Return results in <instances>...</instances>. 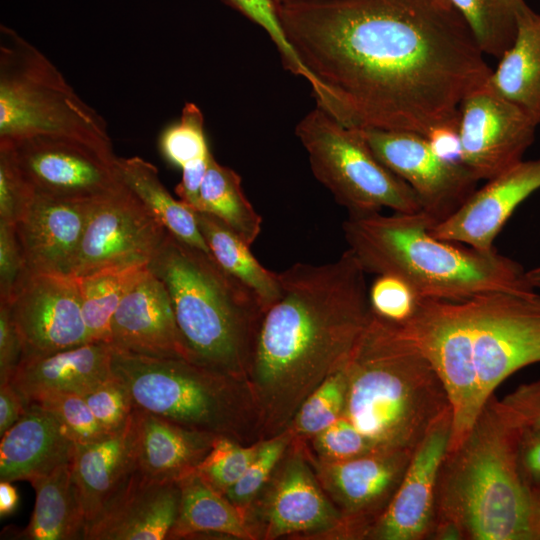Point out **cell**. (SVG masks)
Listing matches in <instances>:
<instances>
[{
  "instance_id": "cell-13",
  "label": "cell",
  "mask_w": 540,
  "mask_h": 540,
  "mask_svg": "<svg viewBox=\"0 0 540 540\" xmlns=\"http://www.w3.org/2000/svg\"><path fill=\"white\" fill-rule=\"evenodd\" d=\"M359 129L377 158L412 188L422 211L436 223L451 216L475 191L474 174L461 162L440 157L424 135Z\"/></svg>"
},
{
  "instance_id": "cell-34",
  "label": "cell",
  "mask_w": 540,
  "mask_h": 540,
  "mask_svg": "<svg viewBox=\"0 0 540 540\" xmlns=\"http://www.w3.org/2000/svg\"><path fill=\"white\" fill-rule=\"evenodd\" d=\"M483 54L500 58L512 44L524 0H449Z\"/></svg>"
},
{
  "instance_id": "cell-11",
  "label": "cell",
  "mask_w": 540,
  "mask_h": 540,
  "mask_svg": "<svg viewBox=\"0 0 540 540\" xmlns=\"http://www.w3.org/2000/svg\"><path fill=\"white\" fill-rule=\"evenodd\" d=\"M36 194L98 202L124 186L118 157L82 143L53 137L0 141Z\"/></svg>"
},
{
  "instance_id": "cell-47",
  "label": "cell",
  "mask_w": 540,
  "mask_h": 540,
  "mask_svg": "<svg viewBox=\"0 0 540 540\" xmlns=\"http://www.w3.org/2000/svg\"><path fill=\"white\" fill-rule=\"evenodd\" d=\"M22 359V343L9 304L0 302V384L9 382Z\"/></svg>"
},
{
  "instance_id": "cell-36",
  "label": "cell",
  "mask_w": 540,
  "mask_h": 540,
  "mask_svg": "<svg viewBox=\"0 0 540 540\" xmlns=\"http://www.w3.org/2000/svg\"><path fill=\"white\" fill-rule=\"evenodd\" d=\"M159 147L164 158L181 169L212 155L206 140L204 116L196 104L185 103L179 120L161 134Z\"/></svg>"
},
{
  "instance_id": "cell-21",
  "label": "cell",
  "mask_w": 540,
  "mask_h": 540,
  "mask_svg": "<svg viewBox=\"0 0 540 540\" xmlns=\"http://www.w3.org/2000/svg\"><path fill=\"white\" fill-rule=\"evenodd\" d=\"M178 481H157L137 469L88 525L85 540L167 539L178 515Z\"/></svg>"
},
{
  "instance_id": "cell-40",
  "label": "cell",
  "mask_w": 540,
  "mask_h": 540,
  "mask_svg": "<svg viewBox=\"0 0 540 540\" xmlns=\"http://www.w3.org/2000/svg\"><path fill=\"white\" fill-rule=\"evenodd\" d=\"M293 434L284 430L261 442L258 453L244 475L223 495L241 510L258 494L286 451Z\"/></svg>"
},
{
  "instance_id": "cell-19",
  "label": "cell",
  "mask_w": 540,
  "mask_h": 540,
  "mask_svg": "<svg viewBox=\"0 0 540 540\" xmlns=\"http://www.w3.org/2000/svg\"><path fill=\"white\" fill-rule=\"evenodd\" d=\"M95 203L35 193L15 224L29 274L71 275Z\"/></svg>"
},
{
  "instance_id": "cell-37",
  "label": "cell",
  "mask_w": 540,
  "mask_h": 540,
  "mask_svg": "<svg viewBox=\"0 0 540 540\" xmlns=\"http://www.w3.org/2000/svg\"><path fill=\"white\" fill-rule=\"evenodd\" d=\"M260 445L261 442L244 447L229 436L217 435L195 470L211 487L224 494L244 475Z\"/></svg>"
},
{
  "instance_id": "cell-53",
  "label": "cell",
  "mask_w": 540,
  "mask_h": 540,
  "mask_svg": "<svg viewBox=\"0 0 540 540\" xmlns=\"http://www.w3.org/2000/svg\"><path fill=\"white\" fill-rule=\"evenodd\" d=\"M525 276L533 289H540V265L526 271Z\"/></svg>"
},
{
  "instance_id": "cell-26",
  "label": "cell",
  "mask_w": 540,
  "mask_h": 540,
  "mask_svg": "<svg viewBox=\"0 0 540 540\" xmlns=\"http://www.w3.org/2000/svg\"><path fill=\"white\" fill-rule=\"evenodd\" d=\"M136 469L131 419L102 441L75 445L72 471L87 527Z\"/></svg>"
},
{
  "instance_id": "cell-32",
  "label": "cell",
  "mask_w": 540,
  "mask_h": 540,
  "mask_svg": "<svg viewBox=\"0 0 540 540\" xmlns=\"http://www.w3.org/2000/svg\"><path fill=\"white\" fill-rule=\"evenodd\" d=\"M147 271L148 265H135L75 277L89 342L109 343L111 321L118 306Z\"/></svg>"
},
{
  "instance_id": "cell-24",
  "label": "cell",
  "mask_w": 540,
  "mask_h": 540,
  "mask_svg": "<svg viewBox=\"0 0 540 540\" xmlns=\"http://www.w3.org/2000/svg\"><path fill=\"white\" fill-rule=\"evenodd\" d=\"M76 443L58 418L31 403L0 442V480L30 481L72 462Z\"/></svg>"
},
{
  "instance_id": "cell-31",
  "label": "cell",
  "mask_w": 540,
  "mask_h": 540,
  "mask_svg": "<svg viewBox=\"0 0 540 540\" xmlns=\"http://www.w3.org/2000/svg\"><path fill=\"white\" fill-rule=\"evenodd\" d=\"M118 164L125 185L170 233L210 253L199 230L194 210L172 197L153 164L137 156L119 158Z\"/></svg>"
},
{
  "instance_id": "cell-25",
  "label": "cell",
  "mask_w": 540,
  "mask_h": 540,
  "mask_svg": "<svg viewBox=\"0 0 540 540\" xmlns=\"http://www.w3.org/2000/svg\"><path fill=\"white\" fill-rule=\"evenodd\" d=\"M131 422L137 470L157 481H178L194 470L217 436L137 408Z\"/></svg>"
},
{
  "instance_id": "cell-7",
  "label": "cell",
  "mask_w": 540,
  "mask_h": 540,
  "mask_svg": "<svg viewBox=\"0 0 540 540\" xmlns=\"http://www.w3.org/2000/svg\"><path fill=\"white\" fill-rule=\"evenodd\" d=\"M31 137L72 140L117 157L102 116L43 52L1 25L0 141Z\"/></svg>"
},
{
  "instance_id": "cell-6",
  "label": "cell",
  "mask_w": 540,
  "mask_h": 540,
  "mask_svg": "<svg viewBox=\"0 0 540 540\" xmlns=\"http://www.w3.org/2000/svg\"><path fill=\"white\" fill-rule=\"evenodd\" d=\"M148 268L168 291L190 361L244 380L264 314L256 295L169 231Z\"/></svg>"
},
{
  "instance_id": "cell-17",
  "label": "cell",
  "mask_w": 540,
  "mask_h": 540,
  "mask_svg": "<svg viewBox=\"0 0 540 540\" xmlns=\"http://www.w3.org/2000/svg\"><path fill=\"white\" fill-rule=\"evenodd\" d=\"M413 451H374L342 461L318 463L316 475L341 512L348 538H366L388 506Z\"/></svg>"
},
{
  "instance_id": "cell-20",
  "label": "cell",
  "mask_w": 540,
  "mask_h": 540,
  "mask_svg": "<svg viewBox=\"0 0 540 540\" xmlns=\"http://www.w3.org/2000/svg\"><path fill=\"white\" fill-rule=\"evenodd\" d=\"M109 344L125 353L190 361L168 291L149 268L118 306Z\"/></svg>"
},
{
  "instance_id": "cell-29",
  "label": "cell",
  "mask_w": 540,
  "mask_h": 540,
  "mask_svg": "<svg viewBox=\"0 0 540 540\" xmlns=\"http://www.w3.org/2000/svg\"><path fill=\"white\" fill-rule=\"evenodd\" d=\"M178 484V515L167 539L188 538L199 534L254 538L242 510L211 487L195 469L180 478Z\"/></svg>"
},
{
  "instance_id": "cell-35",
  "label": "cell",
  "mask_w": 540,
  "mask_h": 540,
  "mask_svg": "<svg viewBox=\"0 0 540 540\" xmlns=\"http://www.w3.org/2000/svg\"><path fill=\"white\" fill-rule=\"evenodd\" d=\"M346 391L347 380L343 366L302 402L287 429L293 435L315 436L343 415Z\"/></svg>"
},
{
  "instance_id": "cell-38",
  "label": "cell",
  "mask_w": 540,
  "mask_h": 540,
  "mask_svg": "<svg viewBox=\"0 0 540 540\" xmlns=\"http://www.w3.org/2000/svg\"><path fill=\"white\" fill-rule=\"evenodd\" d=\"M222 1L260 26L276 46L283 67L292 74L304 78L312 91L316 90V82L291 46L272 0Z\"/></svg>"
},
{
  "instance_id": "cell-50",
  "label": "cell",
  "mask_w": 540,
  "mask_h": 540,
  "mask_svg": "<svg viewBox=\"0 0 540 540\" xmlns=\"http://www.w3.org/2000/svg\"><path fill=\"white\" fill-rule=\"evenodd\" d=\"M27 406L10 382L0 384V436L23 416Z\"/></svg>"
},
{
  "instance_id": "cell-44",
  "label": "cell",
  "mask_w": 540,
  "mask_h": 540,
  "mask_svg": "<svg viewBox=\"0 0 540 540\" xmlns=\"http://www.w3.org/2000/svg\"><path fill=\"white\" fill-rule=\"evenodd\" d=\"M34 195L9 153L0 147V221L16 224Z\"/></svg>"
},
{
  "instance_id": "cell-1",
  "label": "cell",
  "mask_w": 540,
  "mask_h": 540,
  "mask_svg": "<svg viewBox=\"0 0 540 540\" xmlns=\"http://www.w3.org/2000/svg\"><path fill=\"white\" fill-rule=\"evenodd\" d=\"M317 106L351 128L426 136L454 123L492 73L449 0H331L277 7Z\"/></svg>"
},
{
  "instance_id": "cell-43",
  "label": "cell",
  "mask_w": 540,
  "mask_h": 540,
  "mask_svg": "<svg viewBox=\"0 0 540 540\" xmlns=\"http://www.w3.org/2000/svg\"><path fill=\"white\" fill-rule=\"evenodd\" d=\"M312 438L314 450L324 461L348 460L375 451L370 441L344 415Z\"/></svg>"
},
{
  "instance_id": "cell-23",
  "label": "cell",
  "mask_w": 540,
  "mask_h": 540,
  "mask_svg": "<svg viewBox=\"0 0 540 540\" xmlns=\"http://www.w3.org/2000/svg\"><path fill=\"white\" fill-rule=\"evenodd\" d=\"M112 352L109 343L91 341L22 359L9 382L27 405L47 394L84 395L112 375Z\"/></svg>"
},
{
  "instance_id": "cell-27",
  "label": "cell",
  "mask_w": 540,
  "mask_h": 540,
  "mask_svg": "<svg viewBox=\"0 0 540 540\" xmlns=\"http://www.w3.org/2000/svg\"><path fill=\"white\" fill-rule=\"evenodd\" d=\"M29 482L36 495L30 522L22 530L2 535L19 540L84 539L87 523L73 477L72 462Z\"/></svg>"
},
{
  "instance_id": "cell-41",
  "label": "cell",
  "mask_w": 540,
  "mask_h": 540,
  "mask_svg": "<svg viewBox=\"0 0 540 540\" xmlns=\"http://www.w3.org/2000/svg\"><path fill=\"white\" fill-rule=\"evenodd\" d=\"M369 304L374 316L402 325L416 312L422 298L402 278L393 274H378L368 290Z\"/></svg>"
},
{
  "instance_id": "cell-48",
  "label": "cell",
  "mask_w": 540,
  "mask_h": 540,
  "mask_svg": "<svg viewBox=\"0 0 540 540\" xmlns=\"http://www.w3.org/2000/svg\"><path fill=\"white\" fill-rule=\"evenodd\" d=\"M518 460L525 481L540 497V429L522 431Z\"/></svg>"
},
{
  "instance_id": "cell-33",
  "label": "cell",
  "mask_w": 540,
  "mask_h": 540,
  "mask_svg": "<svg viewBox=\"0 0 540 540\" xmlns=\"http://www.w3.org/2000/svg\"><path fill=\"white\" fill-rule=\"evenodd\" d=\"M198 211L213 214L249 245L261 232L262 218L245 196L241 177L213 155L200 188Z\"/></svg>"
},
{
  "instance_id": "cell-4",
  "label": "cell",
  "mask_w": 540,
  "mask_h": 540,
  "mask_svg": "<svg viewBox=\"0 0 540 540\" xmlns=\"http://www.w3.org/2000/svg\"><path fill=\"white\" fill-rule=\"evenodd\" d=\"M424 211L349 216L344 238L366 273L393 274L422 299L464 301L505 291L535 292L523 268L496 249L482 251L434 237Z\"/></svg>"
},
{
  "instance_id": "cell-16",
  "label": "cell",
  "mask_w": 540,
  "mask_h": 540,
  "mask_svg": "<svg viewBox=\"0 0 540 540\" xmlns=\"http://www.w3.org/2000/svg\"><path fill=\"white\" fill-rule=\"evenodd\" d=\"M452 410H446L414 449L386 509L369 528L374 540L428 539L435 522L440 470L448 452Z\"/></svg>"
},
{
  "instance_id": "cell-30",
  "label": "cell",
  "mask_w": 540,
  "mask_h": 540,
  "mask_svg": "<svg viewBox=\"0 0 540 540\" xmlns=\"http://www.w3.org/2000/svg\"><path fill=\"white\" fill-rule=\"evenodd\" d=\"M199 230L220 266L249 288L264 311L281 295L278 273L266 269L250 245L213 214L194 211Z\"/></svg>"
},
{
  "instance_id": "cell-22",
  "label": "cell",
  "mask_w": 540,
  "mask_h": 540,
  "mask_svg": "<svg viewBox=\"0 0 540 540\" xmlns=\"http://www.w3.org/2000/svg\"><path fill=\"white\" fill-rule=\"evenodd\" d=\"M317 479L301 453L286 461L264 506L266 539L322 532L348 538L341 512Z\"/></svg>"
},
{
  "instance_id": "cell-46",
  "label": "cell",
  "mask_w": 540,
  "mask_h": 540,
  "mask_svg": "<svg viewBox=\"0 0 540 540\" xmlns=\"http://www.w3.org/2000/svg\"><path fill=\"white\" fill-rule=\"evenodd\" d=\"M497 404L520 429H540V379L518 386Z\"/></svg>"
},
{
  "instance_id": "cell-45",
  "label": "cell",
  "mask_w": 540,
  "mask_h": 540,
  "mask_svg": "<svg viewBox=\"0 0 540 540\" xmlns=\"http://www.w3.org/2000/svg\"><path fill=\"white\" fill-rule=\"evenodd\" d=\"M28 274L15 224L0 221V302H10Z\"/></svg>"
},
{
  "instance_id": "cell-51",
  "label": "cell",
  "mask_w": 540,
  "mask_h": 540,
  "mask_svg": "<svg viewBox=\"0 0 540 540\" xmlns=\"http://www.w3.org/2000/svg\"><path fill=\"white\" fill-rule=\"evenodd\" d=\"M19 496L11 481L0 480V516L12 514L18 506Z\"/></svg>"
},
{
  "instance_id": "cell-5",
  "label": "cell",
  "mask_w": 540,
  "mask_h": 540,
  "mask_svg": "<svg viewBox=\"0 0 540 540\" xmlns=\"http://www.w3.org/2000/svg\"><path fill=\"white\" fill-rule=\"evenodd\" d=\"M343 415L375 451H414L451 409L437 372L399 327L372 314L349 356Z\"/></svg>"
},
{
  "instance_id": "cell-12",
  "label": "cell",
  "mask_w": 540,
  "mask_h": 540,
  "mask_svg": "<svg viewBox=\"0 0 540 540\" xmlns=\"http://www.w3.org/2000/svg\"><path fill=\"white\" fill-rule=\"evenodd\" d=\"M536 126L487 80L468 92L458 107L460 161L478 180H490L522 161Z\"/></svg>"
},
{
  "instance_id": "cell-28",
  "label": "cell",
  "mask_w": 540,
  "mask_h": 540,
  "mask_svg": "<svg viewBox=\"0 0 540 540\" xmlns=\"http://www.w3.org/2000/svg\"><path fill=\"white\" fill-rule=\"evenodd\" d=\"M488 78L490 86L540 124V14L526 5L510 47Z\"/></svg>"
},
{
  "instance_id": "cell-42",
  "label": "cell",
  "mask_w": 540,
  "mask_h": 540,
  "mask_svg": "<svg viewBox=\"0 0 540 540\" xmlns=\"http://www.w3.org/2000/svg\"><path fill=\"white\" fill-rule=\"evenodd\" d=\"M82 396L100 425L111 435L127 426L135 409L127 385L114 373Z\"/></svg>"
},
{
  "instance_id": "cell-49",
  "label": "cell",
  "mask_w": 540,
  "mask_h": 540,
  "mask_svg": "<svg viewBox=\"0 0 540 540\" xmlns=\"http://www.w3.org/2000/svg\"><path fill=\"white\" fill-rule=\"evenodd\" d=\"M457 124L458 119L454 123L435 127L425 136L440 157L453 162H461Z\"/></svg>"
},
{
  "instance_id": "cell-2",
  "label": "cell",
  "mask_w": 540,
  "mask_h": 540,
  "mask_svg": "<svg viewBox=\"0 0 540 540\" xmlns=\"http://www.w3.org/2000/svg\"><path fill=\"white\" fill-rule=\"evenodd\" d=\"M365 274L350 249L278 273L281 295L264 311L247 376L267 433L286 430L302 402L346 364L372 316Z\"/></svg>"
},
{
  "instance_id": "cell-15",
  "label": "cell",
  "mask_w": 540,
  "mask_h": 540,
  "mask_svg": "<svg viewBox=\"0 0 540 540\" xmlns=\"http://www.w3.org/2000/svg\"><path fill=\"white\" fill-rule=\"evenodd\" d=\"M8 304L22 343V359L89 342L74 276L28 274Z\"/></svg>"
},
{
  "instance_id": "cell-10",
  "label": "cell",
  "mask_w": 540,
  "mask_h": 540,
  "mask_svg": "<svg viewBox=\"0 0 540 540\" xmlns=\"http://www.w3.org/2000/svg\"><path fill=\"white\" fill-rule=\"evenodd\" d=\"M315 178L349 216L361 217L388 208L421 211L412 188L373 153L359 128L347 127L316 106L297 124Z\"/></svg>"
},
{
  "instance_id": "cell-52",
  "label": "cell",
  "mask_w": 540,
  "mask_h": 540,
  "mask_svg": "<svg viewBox=\"0 0 540 540\" xmlns=\"http://www.w3.org/2000/svg\"><path fill=\"white\" fill-rule=\"evenodd\" d=\"M331 0H272L275 7H285V6H293V5H303V4H314V3H321V2H327Z\"/></svg>"
},
{
  "instance_id": "cell-8",
  "label": "cell",
  "mask_w": 540,
  "mask_h": 540,
  "mask_svg": "<svg viewBox=\"0 0 540 540\" xmlns=\"http://www.w3.org/2000/svg\"><path fill=\"white\" fill-rule=\"evenodd\" d=\"M112 371L127 385L137 409L197 431L229 437L239 433L244 398L238 379L184 358L114 349Z\"/></svg>"
},
{
  "instance_id": "cell-3",
  "label": "cell",
  "mask_w": 540,
  "mask_h": 540,
  "mask_svg": "<svg viewBox=\"0 0 540 540\" xmlns=\"http://www.w3.org/2000/svg\"><path fill=\"white\" fill-rule=\"evenodd\" d=\"M522 431L490 397L464 440L444 458L435 521L455 523L468 540H540V497L518 460Z\"/></svg>"
},
{
  "instance_id": "cell-9",
  "label": "cell",
  "mask_w": 540,
  "mask_h": 540,
  "mask_svg": "<svg viewBox=\"0 0 540 540\" xmlns=\"http://www.w3.org/2000/svg\"><path fill=\"white\" fill-rule=\"evenodd\" d=\"M458 311L465 385L480 414L502 381L540 362V295L488 292Z\"/></svg>"
},
{
  "instance_id": "cell-14",
  "label": "cell",
  "mask_w": 540,
  "mask_h": 540,
  "mask_svg": "<svg viewBox=\"0 0 540 540\" xmlns=\"http://www.w3.org/2000/svg\"><path fill=\"white\" fill-rule=\"evenodd\" d=\"M168 230L125 185L94 204L71 276L148 265Z\"/></svg>"
},
{
  "instance_id": "cell-39",
  "label": "cell",
  "mask_w": 540,
  "mask_h": 540,
  "mask_svg": "<svg viewBox=\"0 0 540 540\" xmlns=\"http://www.w3.org/2000/svg\"><path fill=\"white\" fill-rule=\"evenodd\" d=\"M31 403L39 404L51 411L76 444L94 443L111 436L100 425L82 395L47 394Z\"/></svg>"
},
{
  "instance_id": "cell-18",
  "label": "cell",
  "mask_w": 540,
  "mask_h": 540,
  "mask_svg": "<svg viewBox=\"0 0 540 540\" xmlns=\"http://www.w3.org/2000/svg\"><path fill=\"white\" fill-rule=\"evenodd\" d=\"M540 189V159L521 161L475 190L447 219L435 223L430 233L482 251L494 240L514 210Z\"/></svg>"
}]
</instances>
